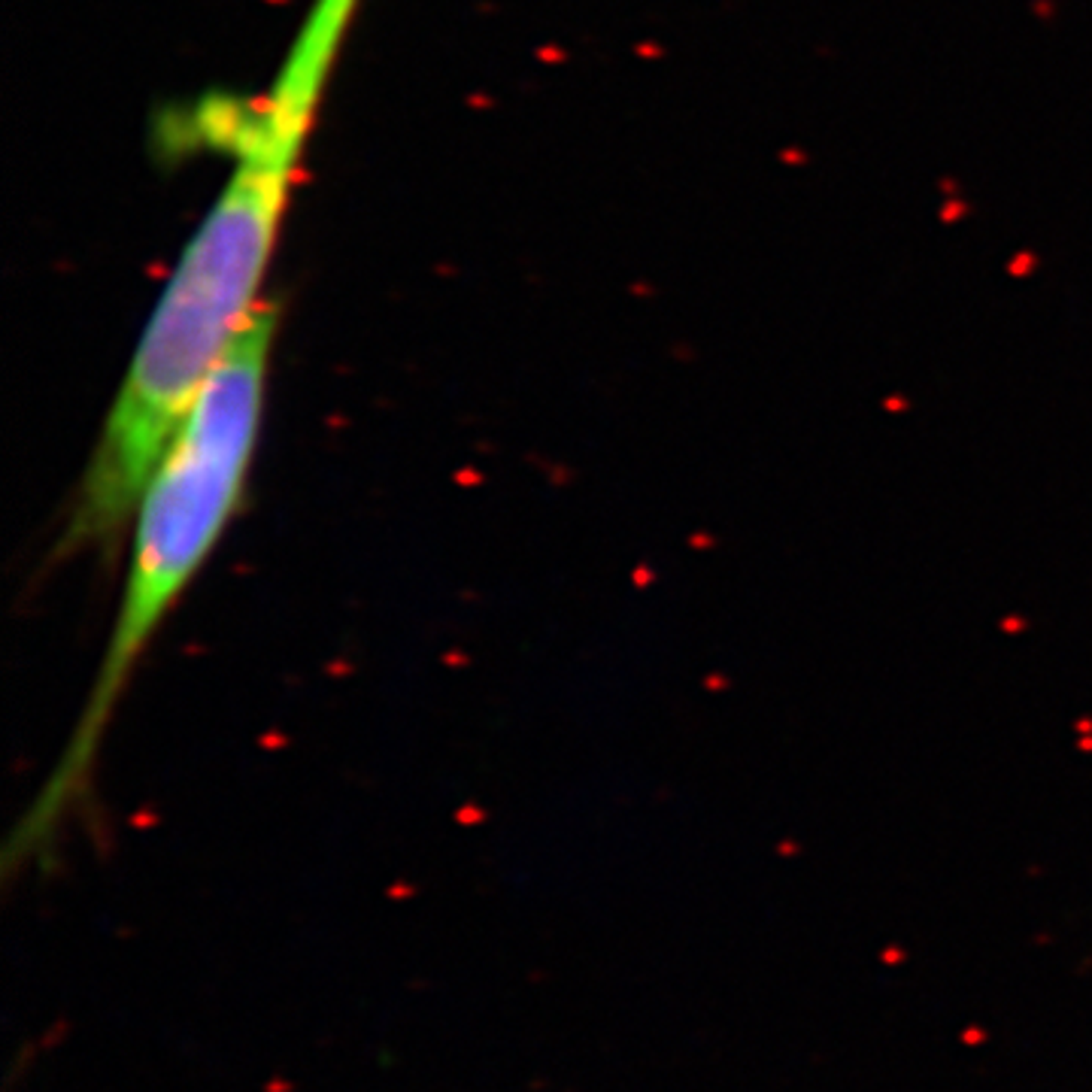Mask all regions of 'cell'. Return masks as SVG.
<instances>
[{"label":"cell","mask_w":1092,"mask_h":1092,"mask_svg":"<svg viewBox=\"0 0 1092 1092\" xmlns=\"http://www.w3.org/2000/svg\"><path fill=\"white\" fill-rule=\"evenodd\" d=\"M277 325V303L264 301L203 383L140 495L119 613L73 734L15 829L10 853L22 862L43 853L91 786L140 655L237 516L261 434Z\"/></svg>","instance_id":"obj_1"}]
</instances>
